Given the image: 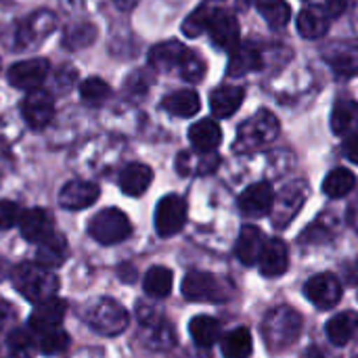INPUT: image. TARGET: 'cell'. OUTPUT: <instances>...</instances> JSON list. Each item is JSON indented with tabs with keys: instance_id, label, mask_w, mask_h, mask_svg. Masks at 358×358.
I'll list each match as a JSON object with an SVG mask.
<instances>
[{
	"instance_id": "cell-1",
	"label": "cell",
	"mask_w": 358,
	"mask_h": 358,
	"mask_svg": "<svg viewBox=\"0 0 358 358\" xmlns=\"http://www.w3.org/2000/svg\"><path fill=\"white\" fill-rule=\"evenodd\" d=\"M302 334V317L292 306H277L262 321V338L271 352H283L298 342Z\"/></svg>"
},
{
	"instance_id": "cell-2",
	"label": "cell",
	"mask_w": 358,
	"mask_h": 358,
	"mask_svg": "<svg viewBox=\"0 0 358 358\" xmlns=\"http://www.w3.org/2000/svg\"><path fill=\"white\" fill-rule=\"evenodd\" d=\"M15 289L34 304L46 302L57 296L59 292V279L52 275L50 268H44L36 262H23L10 273Z\"/></svg>"
},
{
	"instance_id": "cell-3",
	"label": "cell",
	"mask_w": 358,
	"mask_h": 358,
	"mask_svg": "<svg viewBox=\"0 0 358 358\" xmlns=\"http://www.w3.org/2000/svg\"><path fill=\"white\" fill-rule=\"evenodd\" d=\"M84 321L86 325L101 336H120L128 327V313L124 310L122 304H117L111 298H99L90 302L84 310Z\"/></svg>"
},
{
	"instance_id": "cell-4",
	"label": "cell",
	"mask_w": 358,
	"mask_h": 358,
	"mask_svg": "<svg viewBox=\"0 0 358 358\" xmlns=\"http://www.w3.org/2000/svg\"><path fill=\"white\" fill-rule=\"evenodd\" d=\"M279 130H281V126H279V120L275 117V113L268 109H260L239 128L237 147L245 149V151L262 149L277 141Z\"/></svg>"
},
{
	"instance_id": "cell-5",
	"label": "cell",
	"mask_w": 358,
	"mask_h": 358,
	"mask_svg": "<svg viewBox=\"0 0 358 358\" xmlns=\"http://www.w3.org/2000/svg\"><path fill=\"white\" fill-rule=\"evenodd\" d=\"M88 235L101 245H115L132 235V224L122 210L107 208L90 218Z\"/></svg>"
},
{
	"instance_id": "cell-6",
	"label": "cell",
	"mask_w": 358,
	"mask_h": 358,
	"mask_svg": "<svg viewBox=\"0 0 358 358\" xmlns=\"http://www.w3.org/2000/svg\"><path fill=\"white\" fill-rule=\"evenodd\" d=\"M182 296L189 302H208V304H222L231 298V285L210 273L193 271L182 279Z\"/></svg>"
},
{
	"instance_id": "cell-7",
	"label": "cell",
	"mask_w": 358,
	"mask_h": 358,
	"mask_svg": "<svg viewBox=\"0 0 358 358\" xmlns=\"http://www.w3.org/2000/svg\"><path fill=\"white\" fill-rule=\"evenodd\" d=\"M308 185L304 180H296L287 185L279 195H275L273 208H271V218L277 229H287V224L298 216V212L304 208L308 199Z\"/></svg>"
},
{
	"instance_id": "cell-8",
	"label": "cell",
	"mask_w": 358,
	"mask_h": 358,
	"mask_svg": "<svg viewBox=\"0 0 358 358\" xmlns=\"http://www.w3.org/2000/svg\"><path fill=\"white\" fill-rule=\"evenodd\" d=\"M187 222V201L180 195H166L155 208V231L159 237H172Z\"/></svg>"
},
{
	"instance_id": "cell-9",
	"label": "cell",
	"mask_w": 358,
	"mask_h": 358,
	"mask_svg": "<svg viewBox=\"0 0 358 358\" xmlns=\"http://www.w3.org/2000/svg\"><path fill=\"white\" fill-rule=\"evenodd\" d=\"M304 296L317 308H334L342 300V283L334 273H319L304 285Z\"/></svg>"
},
{
	"instance_id": "cell-10",
	"label": "cell",
	"mask_w": 358,
	"mask_h": 358,
	"mask_svg": "<svg viewBox=\"0 0 358 358\" xmlns=\"http://www.w3.org/2000/svg\"><path fill=\"white\" fill-rule=\"evenodd\" d=\"M50 71V63L46 59H25L15 63L6 71V80L10 86L21 90H36L46 80Z\"/></svg>"
},
{
	"instance_id": "cell-11",
	"label": "cell",
	"mask_w": 358,
	"mask_h": 358,
	"mask_svg": "<svg viewBox=\"0 0 358 358\" xmlns=\"http://www.w3.org/2000/svg\"><path fill=\"white\" fill-rule=\"evenodd\" d=\"M57 25V17L50 10H38L34 15H29L23 23L17 25V46L19 48H27V46H36L40 44Z\"/></svg>"
},
{
	"instance_id": "cell-12",
	"label": "cell",
	"mask_w": 358,
	"mask_h": 358,
	"mask_svg": "<svg viewBox=\"0 0 358 358\" xmlns=\"http://www.w3.org/2000/svg\"><path fill=\"white\" fill-rule=\"evenodd\" d=\"M325 61L340 76H358V38L331 42L325 52Z\"/></svg>"
},
{
	"instance_id": "cell-13",
	"label": "cell",
	"mask_w": 358,
	"mask_h": 358,
	"mask_svg": "<svg viewBox=\"0 0 358 358\" xmlns=\"http://www.w3.org/2000/svg\"><path fill=\"white\" fill-rule=\"evenodd\" d=\"M208 31L212 42L222 50H233L239 46V21L229 10H212Z\"/></svg>"
},
{
	"instance_id": "cell-14",
	"label": "cell",
	"mask_w": 358,
	"mask_h": 358,
	"mask_svg": "<svg viewBox=\"0 0 358 358\" xmlns=\"http://www.w3.org/2000/svg\"><path fill=\"white\" fill-rule=\"evenodd\" d=\"M21 115L31 128H44L55 117V103L48 92L44 90H31L23 103H21Z\"/></svg>"
},
{
	"instance_id": "cell-15",
	"label": "cell",
	"mask_w": 358,
	"mask_h": 358,
	"mask_svg": "<svg viewBox=\"0 0 358 358\" xmlns=\"http://www.w3.org/2000/svg\"><path fill=\"white\" fill-rule=\"evenodd\" d=\"M273 201H275V191L268 182H254L250 185L241 197H239V208L245 216L250 218H260V216H266L271 214V208H273Z\"/></svg>"
},
{
	"instance_id": "cell-16",
	"label": "cell",
	"mask_w": 358,
	"mask_h": 358,
	"mask_svg": "<svg viewBox=\"0 0 358 358\" xmlns=\"http://www.w3.org/2000/svg\"><path fill=\"white\" fill-rule=\"evenodd\" d=\"M101 191L94 182H86V180H69L67 185H63V189L59 191V203L65 210L78 212L84 208H90L96 199H99Z\"/></svg>"
},
{
	"instance_id": "cell-17",
	"label": "cell",
	"mask_w": 358,
	"mask_h": 358,
	"mask_svg": "<svg viewBox=\"0 0 358 358\" xmlns=\"http://www.w3.org/2000/svg\"><path fill=\"white\" fill-rule=\"evenodd\" d=\"M67 315V302L59 298H50L46 302L36 304L34 313L29 315V329L34 334H44L50 329H57Z\"/></svg>"
},
{
	"instance_id": "cell-18",
	"label": "cell",
	"mask_w": 358,
	"mask_h": 358,
	"mask_svg": "<svg viewBox=\"0 0 358 358\" xmlns=\"http://www.w3.org/2000/svg\"><path fill=\"white\" fill-rule=\"evenodd\" d=\"M55 220L52 216L44 210V208H31V210H25L21 214V220H19V231H21V237L29 243H40L44 241L48 235L55 233Z\"/></svg>"
},
{
	"instance_id": "cell-19",
	"label": "cell",
	"mask_w": 358,
	"mask_h": 358,
	"mask_svg": "<svg viewBox=\"0 0 358 358\" xmlns=\"http://www.w3.org/2000/svg\"><path fill=\"white\" fill-rule=\"evenodd\" d=\"M296 25H298V31H300L304 38L317 40V38H323V36L329 31L331 17H329V13L325 10V6L310 4V6H304V8L298 13Z\"/></svg>"
},
{
	"instance_id": "cell-20",
	"label": "cell",
	"mask_w": 358,
	"mask_h": 358,
	"mask_svg": "<svg viewBox=\"0 0 358 358\" xmlns=\"http://www.w3.org/2000/svg\"><path fill=\"white\" fill-rule=\"evenodd\" d=\"M264 243H266V237L264 233L254 227V224H248L241 229L239 237H237V245H235V254L237 258L241 260V264L245 266H254L258 264L260 260V254L264 250Z\"/></svg>"
},
{
	"instance_id": "cell-21",
	"label": "cell",
	"mask_w": 358,
	"mask_h": 358,
	"mask_svg": "<svg viewBox=\"0 0 358 358\" xmlns=\"http://www.w3.org/2000/svg\"><path fill=\"white\" fill-rule=\"evenodd\" d=\"M260 273L264 277H281L289 268V254L283 239H271L264 243V250L260 254Z\"/></svg>"
},
{
	"instance_id": "cell-22",
	"label": "cell",
	"mask_w": 358,
	"mask_h": 358,
	"mask_svg": "<svg viewBox=\"0 0 358 358\" xmlns=\"http://www.w3.org/2000/svg\"><path fill=\"white\" fill-rule=\"evenodd\" d=\"M325 331H327V338L334 346L350 344L352 340L358 338V313L344 310V313L336 315L334 319H329Z\"/></svg>"
},
{
	"instance_id": "cell-23",
	"label": "cell",
	"mask_w": 358,
	"mask_h": 358,
	"mask_svg": "<svg viewBox=\"0 0 358 358\" xmlns=\"http://www.w3.org/2000/svg\"><path fill=\"white\" fill-rule=\"evenodd\" d=\"M69 248L63 235L52 233L48 235L44 241L38 243V252H36V264L44 266V268H59L65 260H67Z\"/></svg>"
},
{
	"instance_id": "cell-24",
	"label": "cell",
	"mask_w": 358,
	"mask_h": 358,
	"mask_svg": "<svg viewBox=\"0 0 358 358\" xmlns=\"http://www.w3.org/2000/svg\"><path fill=\"white\" fill-rule=\"evenodd\" d=\"M245 99V90L241 86H220L210 94V107L216 117H231L239 111Z\"/></svg>"
},
{
	"instance_id": "cell-25",
	"label": "cell",
	"mask_w": 358,
	"mask_h": 358,
	"mask_svg": "<svg viewBox=\"0 0 358 358\" xmlns=\"http://www.w3.org/2000/svg\"><path fill=\"white\" fill-rule=\"evenodd\" d=\"M262 67V55L256 46L252 44H239L237 48L231 50V59H229V76L231 78H241L248 76L252 71H258Z\"/></svg>"
},
{
	"instance_id": "cell-26",
	"label": "cell",
	"mask_w": 358,
	"mask_h": 358,
	"mask_svg": "<svg viewBox=\"0 0 358 358\" xmlns=\"http://www.w3.org/2000/svg\"><path fill=\"white\" fill-rule=\"evenodd\" d=\"M153 180V170L145 164H130L120 174V189L128 197H141Z\"/></svg>"
},
{
	"instance_id": "cell-27",
	"label": "cell",
	"mask_w": 358,
	"mask_h": 358,
	"mask_svg": "<svg viewBox=\"0 0 358 358\" xmlns=\"http://www.w3.org/2000/svg\"><path fill=\"white\" fill-rule=\"evenodd\" d=\"M189 141L197 151H214L222 143V130L214 120H199L189 128Z\"/></svg>"
},
{
	"instance_id": "cell-28",
	"label": "cell",
	"mask_w": 358,
	"mask_h": 358,
	"mask_svg": "<svg viewBox=\"0 0 358 358\" xmlns=\"http://www.w3.org/2000/svg\"><path fill=\"white\" fill-rule=\"evenodd\" d=\"M187 46L178 40H168L162 44H155L149 52V63L155 69H174L180 65L182 57L187 55Z\"/></svg>"
},
{
	"instance_id": "cell-29",
	"label": "cell",
	"mask_w": 358,
	"mask_h": 358,
	"mask_svg": "<svg viewBox=\"0 0 358 358\" xmlns=\"http://www.w3.org/2000/svg\"><path fill=\"white\" fill-rule=\"evenodd\" d=\"M358 128V103L352 99H340L331 111V130L338 136H348Z\"/></svg>"
},
{
	"instance_id": "cell-30",
	"label": "cell",
	"mask_w": 358,
	"mask_h": 358,
	"mask_svg": "<svg viewBox=\"0 0 358 358\" xmlns=\"http://www.w3.org/2000/svg\"><path fill=\"white\" fill-rule=\"evenodd\" d=\"M218 162L220 159L214 155V151L206 153V151L195 149L193 153H189V151L180 153L176 159V168L180 174H208L218 166Z\"/></svg>"
},
{
	"instance_id": "cell-31",
	"label": "cell",
	"mask_w": 358,
	"mask_h": 358,
	"mask_svg": "<svg viewBox=\"0 0 358 358\" xmlns=\"http://www.w3.org/2000/svg\"><path fill=\"white\" fill-rule=\"evenodd\" d=\"M199 107H201L199 94L195 90H189V88L176 90L164 99V109L172 115H178V117H191L199 111Z\"/></svg>"
},
{
	"instance_id": "cell-32",
	"label": "cell",
	"mask_w": 358,
	"mask_h": 358,
	"mask_svg": "<svg viewBox=\"0 0 358 358\" xmlns=\"http://www.w3.org/2000/svg\"><path fill=\"white\" fill-rule=\"evenodd\" d=\"M222 357L224 358H250L254 350V342H252V334L245 327H237L231 334H227L222 338Z\"/></svg>"
},
{
	"instance_id": "cell-33",
	"label": "cell",
	"mask_w": 358,
	"mask_h": 358,
	"mask_svg": "<svg viewBox=\"0 0 358 358\" xmlns=\"http://www.w3.org/2000/svg\"><path fill=\"white\" fill-rule=\"evenodd\" d=\"M189 334H191V338L195 340L197 346L212 348L220 340V323L216 319H212V317L199 315V317L191 319Z\"/></svg>"
},
{
	"instance_id": "cell-34",
	"label": "cell",
	"mask_w": 358,
	"mask_h": 358,
	"mask_svg": "<svg viewBox=\"0 0 358 358\" xmlns=\"http://www.w3.org/2000/svg\"><path fill=\"white\" fill-rule=\"evenodd\" d=\"M357 187V176L355 172H350L348 168H336L331 170L325 180H323V191L327 197L331 199H340L346 197L352 189Z\"/></svg>"
},
{
	"instance_id": "cell-35",
	"label": "cell",
	"mask_w": 358,
	"mask_h": 358,
	"mask_svg": "<svg viewBox=\"0 0 358 358\" xmlns=\"http://www.w3.org/2000/svg\"><path fill=\"white\" fill-rule=\"evenodd\" d=\"M172 285H174V277H172V271L166 266L149 268L143 279L145 294H149L151 298H168L172 292Z\"/></svg>"
},
{
	"instance_id": "cell-36",
	"label": "cell",
	"mask_w": 358,
	"mask_h": 358,
	"mask_svg": "<svg viewBox=\"0 0 358 358\" xmlns=\"http://www.w3.org/2000/svg\"><path fill=\"white\" fill-rule=\"evenodd\" d=\"M258 13L271 27H285L292 19V6L285 0H256Z\"/></svg>"
},
{
	"instance_id": "cell-37",
	"label": "cell",
	"mask_w": 358,
	"mask_h": 358,
	"mask_svg": "<svg viewBox=\"0 0 358 358\" xmlns=\"http://www.w3.org/2000/svg\"><path fill=\"white\" fill-rule=\"evenodd\" d=\"M36 352L34 340L23 329H13L6 338V357L8 358H31Z\"/></svg>"
},
{
	"instance_id": "cell-38",
	"label": "cell",
	"mask_w": 358,
	"mask_h": 358,
	"mask_svg": "<svg viewBox=\"0 0 358 358\" xmlns=\"http://www.w3.org/2000/svg\"><path fill=\"white\" fill-rule=\"evenodd\" d=\"M69 348V336L63 331V329H50V331H44L40 334V340H38V350L46 357H52V355H61Z\"/></svg>"
},
{
	"instance_id": "cell-39",
	"label": "cell",
	"mask_w": 358,
	"mask_h": 358,
	"mask_svg": "<svg viewBox=\"0 0 358 358\" xmlns=\"http://www.w3.org/2000/svg\"><path fill=\"white\" fill-rule=\"evenodd\" d=\"M178 67H180V76H182L187 82H191V84L201 82L203 76H206V71H208L206 59H203L201 55L193 52V50H187V55L182 57V61H180Z\"/></svg>"
},
{
	"instance_id": "cell-40",
	"label": "cell",
	"mask_w": 358,
	"mask_h": 358,
	"mask_svg": "<svg viewBox=\"0 0 358 358\" xmlns=\"http://www.w3.org/2000/svg\"><path fill=\"white\" fill-rule=\"evenodd\" d=\"M210 15H212V8H208V6L195 8V10L185 19V23H182V34L189 36V38H197V36H201L203 31H208Z\"/></svg>"
},
{
	"instance_id": "cell-41",
	"label": "cell",
	"mask_w": 358,
	"mask_h": 358,
	"mask_svg": "<svg viewBox=\"0 0 358 358\" xmlns=\"http://www.w3.org/2000/svg\"><path fill=\"white\" fill-rule=\"evenodd\" d=\"M80 94L86 103H103L109 94H111V88L105 80L101 78H88L82 82L80 86Z\"/></svg>"
},
{
	"instance_id": "cell-42",
	"label": "cell",
	"mask_w": 358,
	"mask_h": 358,
	"mask_svg": "<svg viewBox=\"0 0 358 358\" xmlns=\"http://www.w3.org/2000/svg\"><path fill=\"white\" fill-rule=\"evenodd\" d=\"M94 36H96V29L88 23H82L67 34V44L71 48H84L94 42Z\"/></svg>"
},
{
	"instance_id": "cell-43",
	"label": "cell",
	"mask_w": 358,
	"mask_h": 358,
	"mask_svg": "<svg viewBox=\"0 0 358 358\" xmlns=\"http://www.w3.org/2000/svg\"><path fill=\"white\" fill-rule=\"evenodd\" d=\"M21 214H23V210L19 208V203H15L10 199L0 201V229L8 231V229L17 227L21 220Z\"/></svg>"
},
{
	"instance_id": "cell-44",
	"label": "cell",
	"mask_w": 358,
	"mask_h": 358,
	"mask_svg": "<svg viewBox=\"0 0 358 358\" xmlns=\"http://www.w3.org/2000/svg\"><path fill=\"white\" fill-rule=\"evenodd\" d=\"M151 82H153V78H149L147 71H136L134 76H130V78L126 80V90L138 94V92H145V90L149 88Z\"/></svg>"
},
{
	"instance_id": "cell-45",
	"label": "cell",
	"mask_w": 358,
	"mask_h": 358,
	"mask_svg": "<svg viewBox=\"0 0 358 358\" xmlns=\"http://www.w3.org/2000/svg\"><path fill=\"white\" fill-rule=\"evenodd\" d=\"M344 155L352 162L358 164V130L350 132L344 141Z\"/></svg>"
},
{
	"instance_id": "cell-46",
	"label": "cell",
	"mask_w": 358,
	"mask_h": 358,
	"mask_svg": "<svg viewBox=\"0 0 358 358\" xmlns=\"http://www.w3.org/2000/svg\"><path fill=\"white\" fill-rule=\"evenodd\" d=\"M352 0H325V10L329 13V17H340L350 8Z\"/></svg>"
},
{
	"instance_id": "cell-47",
	"label": "cell",
	"mask_w": 358,
	"mask_h": 358,
	"mask_svg": "<svg viewBox=\"0 0 358 358\" xmlns=\"http://www.w3.org/2000/svg\"><path fill=\"white\" fill-rule=\"evenodd\" d=\"M344 277H346V283L350 285H358V260L350 262L344 271Z\"/></svg>"
},
{
	"instance_id": "cell-48",
	"label": "cell",
	"mask_w": 358,
	"mask_h": 358,
	"mask_svg": "<svg viewBox=\"0 0 358 358\" xmlns=\"http://www.w3.org/2000/svg\"><path fill=\"white\" fill-rule=\"evenodd\" d=\"M302 358H331L327 352H323L321 348H317V346H313V348H308L304 355H302Z\"/></svg>"
},
{
	"instance_id": "cell-49",
	"label": "cell",
	"mask_w": 358,
	"mask_h": 358,
	"mask_svg": "<svg viewBox=\"0 0 358 358\" xmlns=\"http://www.w3.org/2000/svg\"><path fill=\"white\" fill-rule=\"evenodd\" d=\"M10 273H13V266L4 258H0V281H4L6 277H10Z\"/></svg>"
},
{
	"instance_id": "cell-50",
	"label": "cell",
	"mask_w": 358,
	"mask_h": 358,
	"mask_svg": "<svg viewBox=\"0 0 358 358\" xmlns=\"http://www.w3.org/2000/svg\"><path fill=\"white\" fill-rule=\"evenodd\" d=\"M136 2H138V0H115V4H117L122 10H130V8H134V6H136Z\"/></svg>"
},
{
	"instance_id": "cell-51",
	"label": "cell",
	"mask_w": 358,
	"mask_h": 358,
	"mask_svg": "<svg viewBox=\"0 0 358 358\" xmlns=\"http://www.w3.org/2000/svg\"><path fill=\"white\" fill-rule=\"evenodd\" d=\"M350 358H358V344H355V348H352V355Z\"/></svg>"
},
{
	"instance_id": "cell-52",
	"label": "cell",
	"mask_w": 358,
	"mask_h": 358,
	"mask_svg": "<svg viewBox=\"0 0 358 358\" xmlns=\"http://www.w3.org/2000/svg\"><path fill=\"white\" fill-rule=\"evenodd\" d=\"M352 222H355V227H357V231H358V216L357 218H352Z\"/></svg>"
}]
</instances>
